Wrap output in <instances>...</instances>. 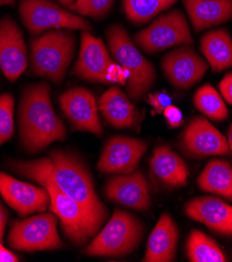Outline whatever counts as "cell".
Segmentation results:
<instances>
[{"mask_svg": "<svg viewBox=\"0 0 232 262\" xmlns=\"http://www.w3.org/2000/svg\"><path fill=\"white\" fill-rule=\"evenodd\" d=\"M19 129L24 148L31 152L65 138V126L53 108L46 83L34 84L24 90L19 104Z\"/></svg>", "mask_w": 232, "mask_h": 262, "instance_id": "obj_1", "label": "cell"}, {"mask_svg": "<svg viewBox=\"0 0 232 262\" xmlns=\"http://www.w3.org/2000/svg\"><path fill=\"white\" fill-rule=\"evenodd\" d=\"M46 160L57 185L83 208L97 233L107 217V210L95 192L87 167L76 156L62 150H54Z\"/></svg>", "mask_w": 232, "mask_h": 262, "instance_id": "obj_2", "label": "cell"}, {"mask_svg": "<svg viewBox=\"0 0 232 262\" xmlns=\"http://www.w3.org/2000/svg\"><path fill=\"white\" fill-rule=\"evenodd\" d=\"M13 168L46 188L51 211L60 219L65 235L73 244L84 245L96 235L83 208L57 185L49 172L46 158L30 162H15Z\"/></svg>", "mask_w": 232, "mask_h": 262, "instance_id": "obj_3", "label": "cell"}, {"mask_svg": "<svg viewBox=\"0 0 232 262\" xmlns=\"http://www.w3.org/2000/svg\"><path fill=\"white\" fill-rule=\"evenodd\" d=\"M75 36L71 32L54 30L31 41V63L35 74L60 84L72 60Z\"/></svg>", "mask_w": 232, "mask_h": 262, "instance_id": "obj_4", "label": "cell"}, {"mask_svg": "<svg viewBox=\"0 0 232 262\" xmlns=\"http://www.w3.org/2000/svg\"><path fill=\"white\" fill-rule=\"evenodd\" d=\"M110 51L117 63L130 73L126 93L131 99L139 100L155 82L153 65L140 54L130 36L120 24H113L107 31Z\"/></svg>", "mask_w": 232, "mask_h": 262, "instance_id": "obj_5", "label": "cell"}, {"mask_svg": "<svg viewBox=\"0 0 232 262\" xmlns=\"http://www.w3.org/2000/svg\"><path fill=\"white\" fill-rule=\"evenodd\" d=\"M143 226L139 220L122 210H115L107 226L85 250L89 256L119 257L131 253L139 245Z\"/></svg>", "mask_w": 232, "mask_h": 262, "instance_id": "obj_6", "label": "cell"}, {"mask_svg": "<svg viewBox=\"0 0 232 262\" xmlns=\"http://www.w3.org/2000/svg\"><path fill=\"white\" fill-rule=\"evenodd\" d=\"M19 14L25 28L34 36L48 30L92 31V26L87 20L50 0H21Z\"/></svg>", "mask_w": 232, "mask_h": 262, "instance_id": "obj_7", "label": "cell"}, {"mask_svg": "<svg viewBox=\"0 0 232 262\" xmlns=\"http://www.w3.org/2000/svg\"><path fill=\"white\" fill-rule=\"evenodd\" d=\"M9 243L17 251L58 250L62 241L57 230V216L45 213L12 224Z\"/></svg>", "mask_w": 232, "mask_h": 262, "instance_id": "obj_8", "label": "cell"}, {"mask_svg": "<svg viewBox=\"0 0 232 262\" xmlns=\"http://www.w3.org/2000/svg\"><path fill=\"white\" fill-rule=\"evenodd\" d=\"M135 41L147 54H155L173 46L191 44L194 39L184 15L175 10L155 19L135 36Z\"/></svg>", "mask_w": 232, "mask_h": 262, "instance_id": "obj_9", "label": "cell"}, {"mask_svg": "<svg viewBox=\"0 0 232 262\" xmlns=\"http://www.w3.org/2000/svg\"><path fill=\"white\" fill-rule=\"evenodd\" d=\"M183 151L194 158L229 154L226 138L204 117H195L185 127L180 141Z\"/></svg>", "mask_w": 232, "mask_h": 262, "instance_id": "obj_10", "label": "cell"}, {"mask_svg": "<svg viewBox=\"0 0 232 262\" xmlns=\"http://www.w3.org/2000/svg\"><path fill=\"white\" fill-rule=\"evenodd\" d=\"M59 102L73 128L102 135L96 100L91 91L85 88L69 89L59 97Z\"/></svg>", "mask_w": 232, "mask_h": 262, "instance_id": "obj_11", "label": "cell"}, {"mask_svg": "<svg viewBox=\"0 0 232 262\" xmlns=\"http://www.w3.org/2000/svg\"><path fill=\"white\" fill-rule=\"evenodd\" d=\"M28 67V49L17 23L11 17L0 20V69L11 82Z\"/></svg>", "mask_w": 232, "mask_h": 262, "instance_id": "obj_12", "label": "cell"}, {"mask_svg": "<svg viewBox=\"0 0 232 262\" xmlns=\"http://www.w3.org/2000/svg\"><path fill=\"white\" fill-rule=\"evenodd\" d=\"M146 148L147 145L142 140L121 136L113 137L102 150L97 168L106 173H131L137 168Z\"/></svg>", "mask_w": 232, "mask_h": 262, "instance_id": "obj_13", "label": "cell"}, {"mask_svg": "<svg viewBox=\"0 0 232 262\" xmlns=\"http://www.w3.org/2000/svg\"><path fill=\"white\" fill-rule=\"evenodd\" d=\"M208 65L191 47H179L162 60V69L170 83L187 89L197 84L207 71Z\"/></svg>", "mask_w": 232, "mask_h": 262, "instance_id": "obj_14", "label": "cell"}, {"mask_svg": "<svg viewBox=\"0 0 232 262\" xmlns=\"http://www.w3.org/2000/svg\"><path fill=\"white\" fill-rule=\"evenodd\" d=\"M0 193L5 201L22 216L43 212L49 204L45 187L24 183L0 171Z\"/></svg>", "mask_w": 232, "mask_h": 262, "instance_id": "obj_15", "label": "cell"}, {"mask_svg": "<svg viewBox=\"0 0 232 262\" xmlns=\"http://www.w3.org/2000/svg\"><path fill=\"white\" fill-rule=\"evenodd\" d=\"M112 63L113 61L104 42L95 38L89 32H83L80 55L72 73L88 82L108 84L106 72Z\"/></svg>", "mask_w": 232, "mask_h": 262, "instance_id": "obj_16", "label": "cell"}, {"mask_svg": "<svg viewBox=\"0 0 232 262\" xmlns=\"http://www.w3.org/2000/svg\"><path fill=\"white\" fill-rule=\"evenodd\" d=\"M105 193L110 201L139 211L151 207L150 187L139 171L111 178L106 184Z\"/></svg>", "mask_w": 232, "mask_h": 262, "instance_id": "obj_17", "label": "cell"}, {"mask_svg": "<svg viewBox=\"0 0 232 262\" xmlns=\"http://www.w3.org/2000/svg\"><path fill=\"white\" fill-rule=\"evenodd\" d=\"M185 213L213 231L232 237V206L213 196L197 198L185 205Z\"/></svg>", "mask_w": 232, "mask_h": 262, "instance_id": "obj_18", "label": "cell"}, {"mask_svg": "<svg viewBox=\"0 0 232 262\" xmlns=\"http://www.w3.org/2000/svg\"><path fill=\"white\" fill-rule=\"evenodd\" d=\"M178 236V228L172 216L167 213H163L150 235L143 261H174L176 258Z\"/></svg>", "mask_w": 232, "mask_h": 262, "instance_id": "obj_19", "label": "cell"}, {"mask_svg": "<svg viewBox=\"0 0 232 262\" xmlns=\"http://www.w3.org/2000/svg\"><path fill=\"white\" fill-rule=\"evenodd\" d=\"M98 109L106 121L116 128L133 127L138 119L134 104L117 86H112L101 95Z\"/></svg>", "mask_w": 232, "mask_h": 262, "instance_id": "obj_20", "label": "cell"}, {"mask_svg": "<svg viewBox=\"0 0 232 262\" xmlns=\"http://www.w3.org/2000/svg\"><path fill=\"white\" fill-rule=\"evenodd\" d=\"M183 4L196 32L232 18V0H184Z\"/></svg>", "mask_w": 232, "mask_h": 262, "instance_id": "obj_21", "label": "cell"}, {"mask_svg": "<svg viewBox=\"0 0 232 262\" xmlns=\"http://www.w3.org/2000/svg\"><path fill=\"white\" fill-rule=\"evenodd\" d=\"M151 169L166 187H182L187 182L188 169L185 162L166 146L155 148L151 159Z\"/></svg>", "mask_w": 232, "mask_h": 262, "instance_id": "obj_22", "label": "cell"}, {"mask_svg": "<svg viewBox=\"0 0 232 262\" xmlns=\"http://www.w3.org/2000/svg\"><path fill=\"white\" fill-rule=\"evenodd\" d=\"M201 51L215 72L232 67V39L226 30L205 34L201 39Z\"/></svg>", "mask_w": 232, "mask_h": 262, "instance_id": "obj_23", "label": "cell"}, {"mask_svg": "<svg viewBox=\"0 0 232 262\" xmlns=\"http://www.w3.org/2000/svg\"><path fill=\"white\" fill-rule=\"evenodd\" d=\"M199 187L232 201V166L224 160H212L198 178Z\"/></svg>", "mask_w": 232, "mask_h": 262, "instance_id": "obj_24", "label": "cell"}, {"mask_svg": "<svg viewBox=\"0 0 232 262\" xmlns=\"http://www.w3.org/2000/svg\"><path fill=\"white\" fill-rule=\"evenodd\" d=\"M186 254L192 262H224L226 257L217 243L201 231L191 233L186 243Z\"/></svg>", "mask_w": 232, "mask_h": 262, "instance_id": "obj_25", "label": "cell"}, {"mask_svg": "<svg viewBox=\"0 0 232 262\" xmlns=\"http://www.w3.org/2000/svg\"><path fill=\"white\" fill-rule=\"evenodd\" d=\"M176 2L177 0H122V5L129 20L136 24H142Z\"/></svg>", "mask_w": 232, "mask_h": 262, "instance_id": "obj_26", "label": "cell"}, {"mask_svg": "<svg viewBox=\"0 0 232 262\" xmlns=\"http://www.w3.org/2000/svg\"><path fill=\"white\" fill-rule=\"evenodd\" d=\"M196 108L207 117L222 121L228 117V109L218 91L209 84L200 87L194 96Z\"/></svg>", "mask_w": 232, "mask_h": 262, "instance_id": "obj_27", "label": "cell"}, {"mask_svg": "<svg viewBox=\"0 0 232 262\" xmlns=\"http://www.w3.org/2000/svg\"><path fill=\"white\" fill-rule=\"evenodd\" d=\"M14 134V97L10 93L0 95V145Z\"/></svg>", "mask_w": 232, "mask_h": 262, "instance_id": "obj_28", "label": "cell"}, {"mask_svg": "<svg viewBox=\"0 0 232 262\" xmlns=\"http://www.w3.org/2000/svg\"><path fill=\"white\" fill-rule=\"evenodd\" d=\"M114 0H76L68 10L82 16L99 19L110 12Z\"/></svg>", "mask_w": 232, "mask_h": 262, "instance_id": "obj_29", "label": "cell"}, {"mask_svg": "<svg viewBox=\"0 0 232 262\" xmlns=\"http://www.w3.org/2000/svg\"><path fill=\"white\" fill-rule=\"evenodd\" d=\"M147 102L151 104L153 111L152 114H161L163 111L172 104V97L165 92H156V93H149Z\"/></svg>", "mask_w": 232, "mask_h": 262, "instance_id": "obj_30", "label": "cell"}, {"mask_svg": "<svg viewBox=\"0 0 232 262\" xmlns=\"http://www.w3.org/2000/svg\"><path fill=\"white\" fill-rule=\"evenodd\" d=\"M129 76H130L129 71L116 63H112L106 72V80L108 84L126 85Z\"/></svg>", "mask_w": 232, "mask_h": 262, "instance_id": "obj_31", "label": "cell"}, {"mask_svg": "<svg viewBox=\"0 0 232 262\" xmlns=\"http://www.w3.org/2000/svg\"><path fill=\"white\" fill-rule=\"evenodd\" d=\"M164 118L167 122V124L171 127H179L181 126L183 123V114L180 111L179 108L173 106H168L164 111H163Z\"/></svg>", "mask_w": 232, "mask_h": 262, "instance_id": "obj_32", "label": "cell"}, {"mask_svg": "<svg viewBox=\"0 0 232 262\" xmlns=\"http://www.w3.org/2000/svg\"><path fill=\"white\" fill-rule=\"evenodd\" d=\"M220 91L225 100L232 104V72L226 74L220 83Z\"/></svg>", "mask_w": 232, "mask_h": 262, "instance_id": "obj_33", "label": "cell"}, {"mask_svg": "<svg viewBox=\"0 0 232 262\" xmlns=\"http://www.w3.org/2000/svg\"><path fill=\"white\" fill-rule=\"evenodd\" d=\"M19 261L18 256L10 252L2 245V238H0V262H17Z\"/></svg>", "mask_w": 232, "mask_h": 262, "instance_id": "obj_34", "label": "cell"}, {"mask_svg": "<svg viewBox=\"0 0 232 262\" xmlns=\"http://www.w3.org/2000/svg\"><path fill=\"white\" fill-rule=\"evenodd\" d=\"M7 219H8V215H7L5 208L3 207L2 204H0V238H3L6 224H7Z\"/></svg>", "mask_w": 232, "mask_h": 262, "instance_id": "obj_35", "label": "cell"}, {"mask_svg": "<svg viewBox=\"0 0 232 262\" xmlns=\"http://www.w3.org/2000/svg\"><path fill=\"white\" fill-rule=\"evenodd\" d=\"M58 2L63 6V7H65V8H69L71 5H73L76 0H58Z\"/></svg>", "mask_w": 232, "mask_h": 262, "instance_id": "obj_36", "label": "cell"}, {"mask_svg": "<svg viewBox=\"0 0 232 262\" xmlns=\"http://www.w3.org/2000/svg\"><path fill=\"white\" fill-rule=\"evenodd\" d=\"M16 0H0V7L3 6H14Z\"/></svg>", "mask_w": 232, "mask_h": 262, "instance_id": "obj_37", "label": "cell"}, {"mask_svg": "<svg viewBox=\"0 0 232 262\" xmlns=\"http://www.w3.org/2000/svg\"><path fill=\"white\" fill-rule=\"evenodd\" d=\"M228 144H229V148L232 152V124L229 128V132H228Z\"/></svg>", "mask_w": 232, "mask_h": 262, "instance_id": "obj_38", "label": "cell"}]
</instances>
